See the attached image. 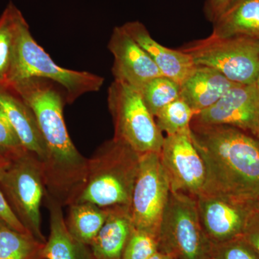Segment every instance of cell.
Masks as SVG:
<instances>
[{
    "label": "cell",
    "mask_w": 259,
    "mask_h": 259,
    "mask_svg": "<svg viewBox=\"0 0 259 259\" xmlns=\"http://www.w3.org/2000/svg\"><path fill=\"white\" fill-rule=\"evenodd\" d=\"M180 84L162 75L148 81L140 93L155 118L163 107L180 98Z\"/></svg>",
    "instance_id": "obj_24"
},
{
    "label": "cell",
    "mask_w": 259,
    "mask_h": 259,
    "mask_svg": "<svg viewBox=\"0 0 259 259\" xmlns=\"http://www.w3.org/2000/svg\"><path fill=\"white\" fill-rule=\"evenodd\" d=\"M107 105L114 125V139L140 154L160 153L164 136L138 90L114 80L107 93Z\"/></svg>",
    "instance_id": "obj_6"
},
{
    "label": "cell",
    "mask_w": 259,
    "mask_h": 259,
    "mask_svg": "<svg viewBox=\"0 0 259 259\" xmlns=\"http://www.w3.org/2000/svg\"><path fill=\"white\" fill-rule=\"evenodd\" d=\"M148 259H175L172 255L168 254V253H163V252L158 250L156 253L151 255Z\"/></svg>",
    "instance_id": "obj_31"
},
{
    "label": "cell",
    "mask_w": 259,
    "mask_h": 259,
    "mask_svg": "<svg viewBox=\"0 0 259 259\" xmlns=\"http://www.w3.org/2000/svg\"><path fill=\"white\" fill-rule=\"evenodd\" d=\"M212 24L214 36L259 40V0H238Z\"/></svg>",
    "instance_id": "obj_19"
},
{
    "label": "cell",
    "mask_w": 259,
    "mask_h": 259,
    "mask_svg": "<svg viewBox=\"0 0 259 259\" xmlns=\"http://www.w3.org/2000/svg\"><path fill=\"white\" fill-rule=\"evenodd\" d=\"M122 26L147 53L161 74L179 84H182L197 66L192 57L186 53L168 49L158 44L141 22H128Z\"/></svg>",
    "instance_id": "obj_14"
},
{
    "label": "cell",
    "mask_w": 259,
    "mask_h": 259,
    "mask_svg": "<svg viewBox=\"0 0 259 259\" xmlns=\"http://www.w3.org/2000/svg\"><path fill=\"white\" fill-rule=\"evenodd\" d=\"M24 18L21 12L10 3L0 17V87L9 84L15 54L19 27Z\"/></svg>",
    "instance_id": "obj_21"
},
{
    "label": "cell",
    "mask_w": 259,
    "mask_h": 259,
    "mask_svg": "<svg viewBox=\"0 0 259 259\" xmlns=\"http://www.w3.org/2000/svg\"><path fill=\"white\" fill-rule=\"evenodd\" d=\"M108 49L114 57L112 72L116 81L141 92L148 81L163 75L147 53L122 26L113 29Z\"/></svg>",
    "instance_id": "obj_13"
},
{
    "label": "cell",
    "mask_w": 259,
    "mask_h": 259,
    "mask_svg": "<svg viewBox=\"0 0 259 259\" xmlns=\"http://www.w3.org/2000/svg\"><path fill=\"white\" fill-rule=\"evenodd\" d=\"M0 189L20 222L42 243L40 204L45 195L44 172L40 160L28 152L11 162L0 175Z\"/></svg>",
    "instance_id": "obj_8"
},
{
    "label": "cell",
    "mask_w": 259,
    "mask_h": 259,
    "mask_svg": "<svg viewBox=\"0 0 259 259\" xmlns=\"http://www.w3.org/2000/svg\"><path fill=\"white\" fill-rule=\"evenodd\" d=\"M10 163L3 160V158H0V175H1V174L3 173V171H4Z\"/></svg>",
    "instance_id": "obj_32"
},
{
    "label": "cell",
    "mask_w": 259,
    "mask_h": 259,
    "mask_svg": "<svg viewBox=\"0 0 259 259\" xmlns=\"http://www.w3.org/2000/svg\"><path fill=\"white\" fill-rule=\"evenodd\" d=\"M66 226L71 236L90 246L108 217L109 208H103L90 202L70 204Z\"/></svg>",
    "instance_id": "obj_20"
},
{
    "label": "cell",
    "mask_w": 259,
    "mask_h": 259,
    "mask_svg": "<svg viewBox=\"0 0 259 259\" xmlns=\"http://www.w3.org/2000/svg\"><path fill=\"white\" fill-rule=\"evenodd\" d=\"M243 237L259 255V213L256 211L250 218Z\"/></svg>",
    "instance_id": "obj_30"
},
{
    "label": "cell",
    "mask_w": 259,
    "mask_h": 259,
    "mask_svg": "<svg viewBox=\"0 0 259 259\" xmlns=\"http://www.w3.org/2000/svg\"><path fill=\"white\" fill-rule=\"evenodd\" d=\"M31 77L57 83L65 92L67 104L74 103L84 94L98 92L105 82L99 75L65 69L56 64L35 41L23 18L19 27L15 62L8 87Z\"/></svg>",
    "instance_id": "obj_4"
},
{
    "label": "cell",
    "mask_w": 259,
    "mask_h": 259,
    "mask_svg": "<svg viewBox=\"0 0 259 259\" xmlns=\"http://www.w3.org/2000/svg\"><path fill=\"white\" fill-rule=\"evenodd\" d=\"M194 122L233 126L257 136L259 132V91L255 84H238L217 102L194 115Z\"/></svg>",
    "instance_id": "obj_12"
},
{
    "label": "cell",
    "mask_w": 259,
    "mask_h": 259,
    "mask_svg": "<svg viewBox=\"0 0 259 259\" xmlns=\"http://www.w3.org/2000/svg\"><path fill=\"white\" fill-rule=\"evenodd\" d=\"M197 112L181 97L166 105L156 115V123L167 136L190 134V124Z\"/></svg>",
    "instance_id": "obj_23"
},
{
    "label": "cell",
    "mask_w": 259,
    "mask_h": 259,
    "mask_svg": "<svg viewBox=\"0 0 259 259\" xmlns=\"http://www.w3.org/2000/svg\"><path fill=\"white\" fill-rule=\"evenodd\" d=\"M238 1V0H207L204 5V13L209 21L214 23Z\"/></svg>",
    "instance_id": "obj_28"
},
{
    "label": "cell",
    "mask_w": 259,
    "mask_h": 259,
    "mask_svg": "<svg viewBox=\"0 0 259 259\" xmlns=\"http://www.w3.org/2000/svg\"><path fill=\"white\" fill-rule=\"evenodd\" d=\"M158 250L175 259H209L212 243L204 233L197 197L171 192L157 236Z\"/></svg>",
    "instance_id": "obj_5"
},
{
    "label": "cell",
    "mask_w": 259,
    "mask_h": 259,
    "mask_svg": "<svg viewBox=\"0 0 259 259\" xmlns=\"http://www.w3.org/2000/svg\"><path fill=\"white\" fill-rule=\"evenodd\" d=\"M171 192L197 197L204 192L205 166L190 134L166 136L159 153Z\"/></svg>",
    "instance_id": "obj_10"
},
{
    "label": "cell",
    "mask_w": 259,
    "mask_h": 259,
    "mask_svg": "<svg viewBox=\"0 0 259 259\" xmlns=\"http://www.w3.org/2000/svg\"><path fill=\"white\" fill-rule=\"evenodd\" d=\"M170 193L169 181L159 153L141 155L139 175L130 206L134 228L157 237Z\"/></svg>",
    "instance_id": "obj_9"
},
{
    "label": "cell",
    "mask_w": 259,
    "mask_h": 259,
    "mask_svg": "<svg viewBox=\"0 0 259 259\" xmlns=\"http://www.w3.org/2000/svg\"><path fill=\"white\" fill-rule=\"evenodd\" d=\"M158 250L157 237L134 228L126 243L122 259H148Z\"/></svg>",
    "instance_id": "obj_26"
},
{
    "label": "cell",
    "mask_w": 259,
    "mask_h": 259,
    "mask_svg": "<svg viewBox=\"0 0 259 259\" xmlns=\"http://www.w3.org/2000/svg\"><path fill=\"white\" fill-rule=\"evenodd\" d=\"M209 259H213V258H209Z\"/></svg>",
    "instance_id": "obj_36"
},
{
    "label": "cell",
    "mask_w": 259,
    "mask_h": 259,
    "mask_svg": "<svg viewBox=\"0 0 259 259\" xmlns=\"http://www.w3.org/2000/svg\"><path fill=\"white\" fill-rule=\"evenodd\" d=\"M199 220L212 244L243 236L255 202H243L219 194L203 193L197 197Z\"/></svg>",
    "instance_id": "obj_11"
},
{
    "label": "cell",
    "mask_w": 259,
    "mask_h": 259,
    "mask_svg": "<svg viewBox=\"0 0 259 259\" xmlns=\"http://www.w3.org/2000/svg\"><path fill=\"white\" fill-rule=\"evenodd\" d=\"M50 217V234L45 245L47 259H95L90 246L71 236L66 226L63 206L47 190L44 195Z\"/></svg>",
    "instance_id": "obj_17"
},
{
    "label": "cell",
    "mask_w": 259,
    "mask_h": 259,
    "mask_svg": "<svg viewBox=\"0 0 259 259\" xmlns=\"http://www.w3.org/2000/svg\"><path fill=\"white\" fill-rule=\"evenodd\" d=\"M28 152L13 126L0 110V158L11 163Z\"/></svg>",
    "instance_id": "obj_25"
},
{
    "label": "cell",
    "mask_w": 259,
    "mask_h": 259,
    "mask_svg": "<svg viewBox=\"0 0 259 259\" xmlns=\"http://www.w3.org/2000/svg\"><path fill=\"white\" fill-rule=\"evenodd\" d=\"M196 66L217 70L240 84H254L259 76V40L244 37H208L194 40L180 49Z\"/></svg>",
    "instance_id": "obj_7"
},
{
    "label": "cell",
    "mask_w": 259,
    "mask_h": 259,
    "mask_svg": "<svg viewBox=\"0 0 259 259\" xmlns=\"http://www.w3.org/2000/svg\"><path fill=\"white\" fill-rule=\"evenodd\" d=\"M46 243L20 233L0 220V259H47Z\"/></svg>",
    "instance_id": "obj_22"
},
{
    "label": "cell",
    "mask_w": 259,
    "mask_h": 259,
    "mask_svg": "<svg viewBox=\"0 0 259 259\" xmlns=\"http://www.w3.org/2000/svg\"><path fill=\"white\" fill-rule=\"evenodd\" d=\"M238 84L240 83L230 81L217 70L197 66L180 85V97L197 114L212 106Z\"/></svg>",
    "instance_id": "obj_16"
},
{
    "label": "cell",
    "mask_w": 259,
    "mask_h": 259,
    "mask_svg": "<svg viewBox=\"0 0 259 259\" xmlns=\"http://www.w3.org/2000/svg\"><path fill=\"white\" fill-rule=\"evenodd\" d=\"M0 220L15 231L30 234L10 208L1 189H0Z\"/></svg>",
    "instance_id": "obj_29"
},
{
    "label": "cell",
    "mask_w": 259,
    "mask_h": 259,
    "mask_svg": "<svg viewBox=\"0 0 259 259\" xmlns=\"http://www.w3.org/2000/svg\"><path fill=\"white\" fill-rule=\"evenodd\" d=\"M255 210H256L257 212L259 213V198L255 202Z\"/></svg>",
    "instance_id": "obj_33"
},
{
    "label": "cell",
    "mask_w": 259,
    "mask_h": 259,
    "mask_svg": "<svg viewBox=\"0 0 259 259\" xmlns=\"http://www.w3.org/2000/svg\"><path fill=\"white\" fill-rule=\"evenodd\" d=\"M140 158V153L120 140L112 138L102 144L88 158L86 183L76 202L130 207Z\"/></svg>",
    "instance_id": "obj_3"
},
{
    "label": "cell",
    "mask_w": 259,
    "mask_h": 259,
    "mask_svg": "<svg viewBox=\"0 0 259 259\" xmlns=\"http://www.w3.org/2000/svg\"><path fill=\"white\" fill-rule=\"evenodd\" d=\"M255 138H256V139H258L259 141V132H258V134H257V136H255Z\"/></svg>",
    "instance_id": "obj_35"
},
{
    "label": "cell",
    "mask_w": 259,
    "mask_h": 259,
    "mask_svg": "<svg viewBox=\"0 0 259 259\" xmlns=\"http://www.w3.org/2000/svg\"><path fill=\"white\" fill-rule=\"evenodd\" d=\"M255 86H256L257 89H258L259 91V76L258 78V79L256 80V81H255Z\"/></svg>",
    "instance_id": "obj_34"
},
{
    "label": "cell",
    "mask_w": 259,
    "mask_h": 259,
    "mask_svg": "<svg viewBox=\"0 0 259 259\" xmlns=\"http://www.w3.org/2000/svg\"><path fill=\"white\" fill-rule=\"evenodd\" d=\"M54 81L31 77L10 85L31 109L47 148L41 163L46 190L63 206L75 203L88 175V158L73 144L64 117L66 94Z\"/></svg>",
    "instance_id": "obj_1"
},
{
    "label": "cell",
    "mask_w": 259,
    "mask_h": 259,
    "mask_svg": "<svg viewBox=\"0 0 259 259\" xmlns=\"http://www.w3.org/2000/svg\"><path fill=\"white\" fill-rule=\"evenodd\" d=\"M0 110L25 148L44 163L47 158V148L30 107L13 89L0 87Z\"/></svg>",
    "instance_id": "obj_15"
},
{
    "label": "cell",
    "mask_w": 259,
    "mask_h": 259,
    "mask_svg": "<svg viewBox=\"0 0 259 259\" xmlns=\"http://www.w3.org/2000/svg\"><path fill=\"white\" fill-rule=\"evenodd\" d=\"M108 217L90 245L95 259H122L134 226L130 207L109 208Z\"/></svg>",
    "instance_id": "obj_18"
},
{
    "label": "cell",
    "mask_w": 259,
    "mask_h": 259,
    "mask_svg": "<svg viewBox=\"0 0 259 259\" xmlns=\"http://www.w3.org/2000/svg\"><path fill=\"white\" fill-rule=\"evenodd\" d=\"M190 136L205 166L204 193L256 202L259 198V141L256 138L233 126L194 121L190 124Z\"/></svg>",
    "instance_id": "obj_2"
},
{
    "label": "cell",
    "mask_w": 259,
    "mask_h": 259,
    "mask_svg": "<svg viewBox=\"0 0 259 259\" xmlns=\"http://www.w3.org/2000/svg\"><path fill=\"white\" fill-rule=\"evenodd\" d=\"M213 259H259L258 253L243 236L225 243L212 244Z\"/></svg>",
    "instance_id": "obj_27"
}]
</instances>
